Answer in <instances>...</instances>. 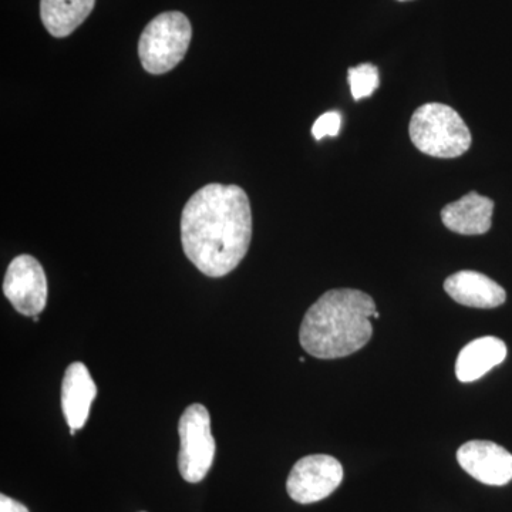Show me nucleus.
I'll list each match as a JSON object with an SVG mask.
<instances>
[{"label":"nucleus","instance_id":"4468645a","mask_svg":"<svg viewBox=\"0 0 512 512\" xmlns=\"http://www.w3.org/2000/svg\"><path fill=\"white\" fill-rule=\"evenodd\" d=\"M350 90L355 100L372 96L380 84L379 69L372 63H363L352 67L348 72Z\"/></svg>","mask_w":512,"mask_h":512},{"label":"nucleus","instance_id":"423d86ee","mask_svg":"<svg viewBox=\"0 0 512 512\" xmlns=\"http://www.w3.org/2000/svg\"><path fill=\"white\" fill-rule=\"evenodd\" d=\"M343 480L342 464L326 454L303 457L293 466L286 490L299 504H313L325 500Z\"/></svg>","mask_w":512,"mask_h":512},{"label":"nucleus","instance_id":"9b49d317","mask_svg":"<svg viewBox=\"0 0 512 512\" xmlns=\"http://www.w3.org/2000/svg\"><path fill=\"white\" fill-rule=\"evenodd\" d=\"M494 201L476 191L450 202L441 211L444 227L460 235H483L490 231Z\"/></svg>","mask_w":512,"mask_h":512},{"label":"nucleus","instance_id":"dca6fc26","mask_svg":"<svg viewBox=\"0 0 512 512\" xmlns=\"http://www.w3.org/2000/svg\"><path fill=\"white\" fill-rule=\"evenodd\" d=\"M0 512H29V510L19 501L2 494L0 495Z\"/></svg>","mask_w":512,"mask_h":512},{"label":"nucleus","instance_id":"7ed1b4c3","mask_svg":"<svg viewBox=\"0 0 512 512\" xmlns=\"http://www.w3.org/2000/svg\"><path fill=\"white\" fill-rule=\"evenodd\" d=\"M409 133L417 150L437 158L463 156L473 141L460 114L441 103L424 104L414 111Z\"/></svg>","mask_w":512,"mask_h":512},{"label":"nucleus","instance_id":"9d476101","mask_svg":"<svg viewBox=\"0 0 512 512\" xmlns=\"http://www.w3.org/2000/svg\"><path fill=\"white\" fill-rule=\"evenodd\" d=\"M444 291L460 305L470 308H498L507 299L503 286L476 271H460L448 276Z\"/></svg>","mask_w":512,"mask_h":512},{"label":"nucleus","instance_id":"20e7f679","mask_svg":"<svg viewBox=\"0 0 512 512\" xmlns=\"http://www.w3.org/2000/svg\"><path fill=\"white\" fill-rule=\"evenodd\" d=\"M190 20L181 12H164L151 20L138 42V56L144 70L164 74L183 62L190 47Z\"/></svg>","mask_w":512,"mask_h":512},{"label":"nucleus","instance_id":"f03ea898","mask_svg":"<svg viewBox=\"0 0 512 512\" xmlns=\"http://www.w3.org/2000/svg\"><path fill=\"white\" fill-rule=\"evenodd\" d=\"M375 312L372 296L357 289L323 293L302 320L301 346L318 359L353 355L372 338Z\"/></svg>","mask_w":512,"mask_h":512},{"label":"nucleus","instance_id":"1a4fd4ad","mask_svg":"<svg viewBox=\"0 0 512 512\" xmlns=\"http://www.w3.org/2000/svg\"><path fill=\"white\" fill-rule=\"evenodd\" d=\"M97 396V386L82 362L67 367L62 383V409L70 430L82 429L89 419Z\"/></svg>","mask_w":512,"mask_h":512},{"label":"nucleus","instance_id":"39448f33","mask_svg":"<svg viewBox=\"0 0 512 512\" xmlns=\"http://www.w3.org/2000/svg\"><path fill=\"white\" fill-rule=\"evenodd\" d=\"M180 453L178 468L187 483H200L211 470L215 457V440L207 407L191 404L178 424Z\"/></svg>","mask_w":512,"mask_h":512},{"label":"nucleus","instance_id":"ddd939ff","mask_svg":"<svg viewBox=\"0 0 512 512\" xmlns=\"http://www.w3.org/2000/svg\"><path fill=\"white\" fill-rule=\"evenodd\" d=\"M96 0H40V18L50 35L66 37L89 18Z\"/></svg>","mask_w":512,"mask_h":512},{"label":"nucleus","instance_id":"6ab92c4d","mask_svg":"<svg viewBox=\"0 0 512 512\" xmlns=\"http://www.w3.org/2000/svg\"><path fill=\"white\" fill-rule=\"evenodd\" d=\"M399 2H407V0H399Z\"/></svg>","mask_w":512,"mask_h":512},{"label":"nucleus","instance_id":"6e6552de","mask_svg":"<svg viewBox=\"0 0 512 512\" xmlns=\"http://www.w3.org/2000/svg\"><path fill=\"white\" fill-rule=\"evenodd\" d=\"M457 461L480 483L501 487L512 480V454L493 441H468L458 448Z\"/></svg>","mask_w":512,"mask_h":512},{"label":"nucleus","instance_id":"a211bd4d","mask_svg":"<svg viewBox=\"0 0 512 512\" xmlns=\"http://www.w3.org/2000/svg\"><path fill=\"white\" fill-rule=\"evenodd\" d=\"M379 316H380V315H379V312H377V311H376V312H375V315H373V318H376V319H377V318H379Z\"/></svg>","mask_w":512,"mask_h":512},{"label":"nucleus","instance_id":"f3484780","mask_svg":"<svg viewBox=\"0 0 512 512\" xmlns=\"http://www.w3.org/2000/svg\"><path fill=\"white\" fill-rule=\"evenodd\" d=\"M33 322H39V316H33Z\"/></svg>","mask_w":512,"mask_h":512},{"label":"nucleus","instance_id":"2eb2a0df","mask_svg":"<svg viewBox=\"0 0 512 512\" xmlns=\"http://www.w3.org/2000/svg\"><path fill=\"white\" fill-rule=\"evenodd\" d=\"M340 126H342V116L338 111H329L322 114L315 121L312 127V134L315 140H322L323 137H336L339 134Z\"/></svg>","mask_w":512,"mask_h":512},{"label":"nucleus","instance_id":"0eeeda50","mask_svg":"<svg viewBox=\"0 0 512 512\" xmlns=\"http://www.w3.org/2000/svg\"><path fill=\"white\" fill-rule=\"evenodd\" d=\"M3 293L22 315L37 316L45 311L47 279L40 262L32 255L16 256L6 271Z\"/></svg>","mask_w":512,"mask_h":512},{"label":"nucleus","instance_id":"f8f14e48","mask_svg":"<svg viewBox=\"0 0 512 512\" xmlns=\"http://www.w3.org/2000/svg\"><path fill=\"white\" fill-rule=\"evenodd\" d=\"M507 357V346L494 336L473 340L457 357L456 375L463 383L476 382Z\"/></svg>","mask_w":512,"mask_h":512},{"label":"nucleus","instance_id":"f257e3e1","mask_svg":"<svg viewBox=\"0 0 512 512\" xmlns=\"http://www.w3.org/2000/svg\"><path fill=\"white\" fill-rule=\"evenodd\" d=\"M251 238V204L238 185H205L185 204L181 244L202 274L221 278L234 271L248 254Z\"/></svg>","mask_w":512,"mask_h":512}]
</instances>
